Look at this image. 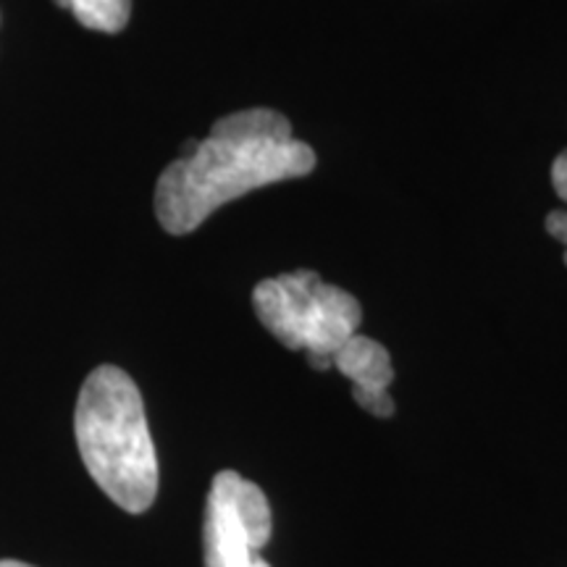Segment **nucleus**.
<instances>
[{"label": "nucleus", "instance_id": "obj_1", "mask_svg": "<svg viewBox=\"0 0 567 567\" xmlns=\"http://www.w3.org/2000/svg\"><path fill=\"white\" fill-rule=\"evenodd\" d=\"M313 168V147L295 140L284 113H229L213 124L208 137L189 142L168 163L155 187V216L168 234H189L221 205L274 182L308 176Z\"/></svg>", "mask_w": 567, "mask_h": 567}, {"label": "nucleus", "instance_id": "obj_8", "mask_svg": "<svg viewBox=\"0 0 567 567\" xmlns=\"http://www.w3.org/2000/svg\"><path fill=\"white\" fill-rule=\"evenodd\" d=\"M547 231L557 239L559 245H565V266H567V210H551L547 216Z\"/></svg>", "mask_w": 567, "mask_h": 567}, {"label": "nucleus", "instance_id": "obj_4", "mask_svg": "<svg viewBox=\"0 0 567 567\" xmlns=\"http://www.w3.org/2000/svg\"><path fill=\"white\" fill-rule=\"evenodd\" d=\"M274 530L264 488L237 471H221L210 484L203 523L205 567H271L260 557Z\"/></svg>", "mask_w": 567, "mask_h": 567}, {"label": "nucleus", "instance_id": "obj_2", "mask_svg": "<svg viewBox=\"0 0 567 567\" xmlns=\"http://www.w3.org/2000/svg\"><path fill=\"white\" fill-rule=\"evenodd\" d=\"M74 434L84 467L111 502L132 515L153 507L158 496V455L142 394L130 373L101 365L84 379Z\"/></svg>", "mask_w": 567, "mask_h": 567}, {"label": "nucleus", "instance_id": "obj_6", "mask_svg": "<svg viewBox=\"0 0 567 567\" xmlns=\"http://www.w3.org/2000/svg\"><path fill=\"white\" fill-rule=\"evenodd\" d=\"M82 27L95 32L116 34L130 24L132 0H55Z\"/></svg>", "mask_w": 567, "mask_h": 567}, {"label": "nucleus", "instance_id": "obj_5", "mask_svg": "<svg viewBox=\"0 0 567 567\" xmlns=\"http://www.w3.org/2000/svg\"><path fill=\"white\" fill-rule=\"evenodd\" d=\"M331 368L352 381V396L360 408L375 417L394 415V400L389 396L394 368L384 344L371 337L354 334L339 347Z\"/></svg>", "mask_w": 567, "mask_h": 567}, {"label": "nucleus", "instance_id": "obj_3", "mask_svg": "<svg viewBox=\"0 0 567 567\" xmlns=\"http://www.w3.org/2000/svg\"><path fill=\"white\" fill-rule=\"evenodd\" d=\"M258 321L287 350L305 352L316 371H329L347 339L358 334L363 308L344 289L326 284L316 271L281 274L260 281L252 292Z\"/></svg>", "mask_w": 567, "mask_h": 567}, {"label": "nucleus", "instance_id": "obj_9", "mask_svg": "<svg viewBox=\"0 0 567 567\" xmlns=\"http://www.w3.org/2000/svg\"><path fill=\"white\" fill-rule=\"evenodd\" d=\"M0 567H34V565L21 563V559H0Z\"/></svg>", "mask_w": 567, "mask_h": 567}, {"label": "nucleus", "instance_id": "obj_7", "mask_svg": "<svg viewBox=\"0 0 567 567\" xmlns=\"http://www.w3.org/2000/svg\"><path fill=\"white\" fill-rule=\"evenodd\" d=\"M551 187H555L557 197L567 203V151H563L551 163Z\"/></svg>", "mask_w": 567, "mask_h": 567}]
</instances>
